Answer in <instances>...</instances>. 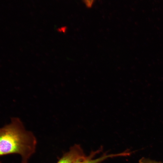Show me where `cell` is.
<instances>
[{
    "mask_svg": "<svg viewBox=\"0 0 163 163\" xmlns=\"http://www.w3.org/2000/svg\"><path fill=\"white\" fill-rule=\"evenodd\" d=\"M139 163H162L156 162L154 161L150 160L149 159L142 158L139 161Z\"/></svg>",
    "mask_w": 163,
    "mask_h": 163,
    "instance_id": "277c9868",
    "label": "cell"
},
{
    "mask_svg": "<svg viewBox=\"0 0 163 163\" xmlns=\"http://www.w3.org/2000/svg\"><path fill=\"white\" fill-rule=\"evenodd\" d=\"M86 156L81 146L75 144L71 147L69 151L64 154L57 163H74L78 160Z\"/></svg>",
    "mask_w": 163,
    "mask_h": 163,
    "instance_id": "7a4b0ae2",
    "label": "cell"
},
{
    "mask_svg": "<svg viewBox=\"0 0 163 163\" xmlns=\"http://www.w3.org/2000/svg\"><path fill=\"white\" fill-rule=\"evenodd\" d=\"M101 151V149L95 151H93L91 152L88 156L80 158L74 163H99L103 160L109 158H113L117 156V154H104L102 156L97 158L94 159V156L99 152Z\"/></svg>",
    "mask_w": 163,
    "mask_h": 163,
    "instance_id": "3957f363",
    "label": "cell"
},
{
    "mask_svg": "<svg viewBox=\"0 0 163 163\" xmlns=\"http://www.w3.org/2000/svg\"><path fill=\"white\" fill-rule=\"evenodd\" d=\"M37 144L34 135L25 129L18 118H12L10 123L0 128V157L18 154L21 156L22 163H28Z\"/></svg>",
    "mask_w": 163,
    "mask_h": 163,
    "instance_id": "6da1fadb",
    "label": "cell"
}]
</instances>
